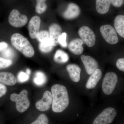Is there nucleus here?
Masks as SVG:
<instances>
[{"label": "nucleus", "instance_id": "f257e3e1", "mask_svg": "<svg viewBox=\"0 0 124 124\" xmlns=\"http://www.w3.org/2000/svg\"><path fill=\"white\" fill-rule=\"evenodd\" d=\"M51 91L52 110L56 113L62 112L66 109L69 104L67 89L64 85L55 84L52 86Z\"/></svg>", "mask_w": 124, "mask_h": 124}, {"label": "nucleus", "instance_id": "f03ea898", "mask_svg": "<svg viewBox=\"0 0 124 124\" xmlns=\"http://www.w3.org/2000/svg\"><path fill=\"white\" fill-rule=\"evenodd\" d=\"M11 42L13 46L25 57H32L35 54L33 46L26 38L20 33H15L11 36Z\"/></svg>", "mask_w": 124, "mask_h": 124}, {"label": "nucleus", "instance_id": "7ed1b4c3", "mask_svg": "<svg viewBox=\"0 0 124 124\" xmlns=\"http://www.w3.org/2000/svg\"><path fill=\"white\" fill-rule=\"evenodd\" d=\"M28 94L27 91L23 90L19 94L13 93L10 95V100L16 102V109L20 113H23L26 111L30 106Z\"/></svg>", "mask_w": 124, "mask_h": 124}, {"label": "nucleus", "instance_id": "20e7f679", "mask_svg": "<svg viewBox=\"0 0 124 124\" xmlns=\"http://www.w3.org/2000/svg\"><path fill=\"white\" fill-rule=\"evenodd\" d=\"M117 81V77L115 73L108 72L106 74L102 84V89L104 94L110 95L115 88Z\"/></svg>", "mask_w": 124, "mask_h": 124}, {"label": "nucleus", "instance_id": "39448f33", "mask_svg": "<svg viewBox=\"0 0 124 124\" xmlns=\"http://www.w3.org/2000/svg\"><path fill=\"white\" fill-rule=\"evenodd\" d=\"M117 112L115 109L111 107L104 109L94 120L93 124H109L113 122Z\"/></svg>", "mask_w": 124, "mask_h": 124}, {"label": "nucleus", "instance_id": "423d86ee", "mask_svg": "<svg viewBox=\"0 0 124 124\" xmlns=\"http://www.w3.org/2000/svg\"><path fill=\"white\" fill-rule=\"evenodd\" d=\"M100 31L106 41L111 45L116 44L119 41V38L115 29L109 24H105L100 27Z\"/></svg>", "mask_w": 124, "mask_h": 124}, {"label": "nucleus", "instance_id": "0eeeda50", "mask_svg": "<svg viewBox=\"0 0 124 124\" xmlns=\"http://www.w3.org/2000/svg\"><path fill=\"white\" fill-rule=\"evenodd\" d=\"M9 24L16 28L22 27L26 25L28 22L26 16L21 14L17 9H13L10 12L8 17Z\"/></svg>", "mask_w": 124, "mask_h": 124}, {"label": "nucleus", "instance_id": "6e6552de", "mask_svg": "<svg viewBox=\"0 0 124 124\" xmlns=\"http://www.w3.org/2000/svg\"><path fill=\"white\" fill-rule=\"evenodd\" d=\"M78 34L87 46L93 47L95 45L96 37L93 31L89 27L84 26L79 29Z\"/></svg>", "mask_w": 124, "mask_h": 124}, {"label": "nucleus", "instance_id": "1a4fd4ad", "mask_svg": "<svg viewBox=\"0 0 124 124\" xmlns=\"http://www.w3.org/2000/svg\"><path fill=\"white\" fill-rule=\"evenodd\" d=\"M40 18L38 16H35L31 19L28 24V29L31 38H37L40 32Z\"/></svg>", "mask_w": 124, "mask_h": 124}, {"label": "nucleus", "instance_id": "9d476101", "mask_svg": "<svg viewBox=\"0 0 124 124\" xmlns=\"http://www.w3.org/2000/svg\"><path fill=\"white\" fill-rule=\"evenodd\" d=\"M52 103V96L51 92L46 91L43 94V97L36 103V107L38 110L45 111L49 110Z\"/></svg>", "mask_w": 124, "mask_h": 124}, {"label": "nucleus", "instance_id": "9b49d317", "mask_svg": "<svg viewBox=\"0 0 124 124\" xmlns=\"http://www.w3.org/2000/svg\"><path fill=\"white\" fill-rule=\"evenodd\" d=\"M80 58L84 66L85 70L89 75H91L98 68V62L91 56L83 54L81 56Z\"/></svg>", "mask_w": 124, "mask_h": 124}, {"label": "nucleus", "instance_id": "f8f14e48", "mask_svg": "<svg viewBox=\"0 0 124 124\" xmlns=\"http://www.w3.org/2000/svg\"><path fill=\"white\" fill-rule=\"evenodd\" d=\"M62 29L59 24L53 23L49 28V32L51 44L54 46H57L59 44L58 39L62 35Z\"/></svg>", "mask_w": 124, "mask_h": 124}, {"label": "nucleus", "instance_id": "ddd939ff", "mask_svg": "<svg viewBox=\"0 0 124 124\" xmlns=\"http://www.w3.org/2000/svg\"><path fill=\"white\" fill-rule=\"evenodd\" d=\"M80 14V9L79 6L75 3H70L63 12V16L66 19L70 20L77 18Z\"/></svg>", "mask_w": 124, "mask_h": 124}, {"label": "nucleus", "instance_id": "4468645a", "mask_svg": "<svg viewBox=\"0 0 124 124\" xmlns=\"http://www.w3.org/2000/svg\"><path fill=\"white\" fill-rule=\"evenodd\" d=\"M84 42L81 39H74L69 43L68 48L70 51L76 55H80L83 53L84 49L83 45Z\"/></svg>", "mask_w": 124, "mask_h": 124}, {"label": "nucleus", "instance_id": "2eb2a0df", "mask_svg": "<svg viewBox=\"0 0 124 124\" xmlns=\"http://www.w3.org/2000/svg\"><path fill=\"white\" fill-rule=\"evenodd\" d=\"M66 69L71 79L73 82H79L80 79L81 69L77 64H70L67 66Z\"/></svg>", "mask_w": 124, "mask_h": 124}, {"label": "nucleus", "instance_id": "dca6fc26", "mask_svg": "<svg viewBox=\"0 0 124 124\" xmlns=\"http://www.w3.org/2000/svg\"><path fill=\"white\" fill-rule=\"evenodd\" d=\"M91 75L86 82V87L88 89H93L96 86L101 78V71L98 68Z\"/></svg>", "mask_w": 124, "mask_h": 124}, {"label": "nucleus", "instance_id": "f3484780", "mask_svg": "<svg viewBox=\"0 0 124 124\" xmlns=\"http://www.w3.org/2000/svg\"><path fill=\"white\" fill-rule=\"evenodd\" d=\"M17 80L13 73L6 72H0V83L8 86L16 84Z\"/></svg>", "mask_w": 124, "mask_h": 124}, {"label": "nucleus", "instance_id": "a211bd4d", "mask_svg": "<svg viewBox=\"0 0 124 124\" xmlns=\"http://www.w3.org/2000/svg\"><path fill=\"white\" fill-rule=\"evenodd\" d=\"M111 4L110 0H96V10L100 14H105L108 12Z\"/></svg>", "mask_w": 124, "mask_h": 124}, {"label": "nucleus", "instance_id": "6ab92c4d", "mask_svg": "<svg viewBox=\"0 0 124 124\" xmlns=\"http://www.w3.org/2000/svg\"><path fill=\"white\" fill-rule=\"evenodd\" d=\"M115 29L119 35L124 38V16L117 15L114 20Z\"/></svg>", "mask_w": 124, "mask_h": 124}, {"label": "nucleus", "instance_id": "aec40b11", "mask_svg": "<svg viewBox=\"0 0 124 124\" xmlns=\"http://www.w3.org/2000/svg\"><path fill=\"white\" fill-rule=\"evenodd\" d=\"M69 56L68 54L62 50H57L54 56V60L58 63H64L68 62Z\"/></svg>", "mask_w": 124, "mask_h": 124}, {"label": "nucleus", "instance_id": "412c9836", "mask_svg": "<svg viewBox=\"0 0 124 124\" xmlns=\"http://www.w3.org/2000/svg\"><path fill=\"white\" fill-rule=\"evenodd\" d=\"M53 46L50 38L44 40L40 42L39 45V48L41 52L44 53H48L51 52L53 49Z\"/></svg>", "mask_w": 124, "mask_h": 124}, {"label": "nucleus", "instance_id": "4be33fe9", "mask_svg": "<svg viewBox=\"0 0 124 124\" xmlns=\"http://www.w3.org/2000/svg\"><path fill=\"white\" fill-rule=\"evenodd\" d=\"M46 81V77L43 72L40 71L37 72L33 78V82L36 85L42 86L44 85Z\"/></svg>", "mask_w": 124, "mask_h": 124}, {"label": "nucleus", "instance_id": "5701e85b", "mask_svg": "<svg viewBox=\"0 0 124 124\" xmlns=\"http://www.w3.org/2000/svg\"><path fill=\"white\" fill-rule=\"evenodd\" d=\"M46 0H36V12L39 14H42L46 11L47 6L46 1Z\"/></svg>", "mask_w": 124, "mask_h": 124}, {"label": "nucleus", "instance_id": "b1692460", "mask_svg": "<svg viewBox=\"0 0 124 124\" xmlns=\"http://www.w3.org/2000/svg\"><path fill=\"white\" fill-rule=\"evenodd\" d=\"M48 117L45 115L41 114L38 116L37 119L31 124H48Z\"/></svg>", "mask_w": 124, "mask_h": 124}, {"label": "nucleus", "instance_id": "393cba45", "mask_svg": "<svg viewBox=\"0 0 124 124\" xmlns=\"http://www.w3.org/2000/svg\"><path fill=\"white\" fill-rule=\"evenodd\" d=\"M2 51V56L5 58L7 59L11 60L13 58L15 55L14 52L11 48L8 47Z\"/></svg>", "mask_w": 124, "mask_h": 124}, {"label": "nucleus", "instance_id": "a878e982", "mask_svg": "<svg viewBox=\"0 0 124 124\" xmlns=\"http://www.w3.org/2000/svg\"><path fill=\"white\" fill-rule=\"evenodd\" d=\"M13 64L12 60L0 57V70L7 68Z\"/></svg>", "mask_w": 124, "mask_h": 124}, {"label": "nucleus", "instance_id": "bb28decb", "mask_svg": "<svg viewBox=\"0 0 124 124\" xmlns=\"http://www.w3.org/2000/svg\"><path fill=\"white\" fill-rule=\"evenodd\" d=\"M50 38L49 32L46 31H41L39 32V35L37 37V40L39 42H41L44 40Z\"/></svg>", "mask_w": 124, "mask_h": 124}, {"label": "nucleus", "instance_id": "cd10ccee", "mask_svg": "<svg viewBox=\"0 0 124 124\" xmlns=\"http://www.w3.org/2000/svg\"><path fill=\"white\" fill-rule=\"evenodd\" d=\"M29 76L26 73L23 71H20L18 74L17 79L18 81L20 83H23L27 81L29 79Z\"/></svg>", "mask_w": 124, "mask_h": 124}, {"label": "nucleus", "instance_id": "c85d7f7f", "mask_svg": "<svg viewBox=\"0 0 124 124\" xmlns=\"http://www.w3.org/2000/svg\"><path fill=\"white\" fill-rule=\"evenodd\" d=\"M67 34L66 32H63L59 37L58 39L59 44L62 47L66 48L67 46L66 42Z\"/></svg>", "mask_w": 124, "mask_h": 124}, {"label": "nucleus", "instance_id": "c756f323", "mask_svg": "<svg viewBox=\"0 0 124 124\" xmlns=\"http://www.w3.org/2000/svg\"><path fill=\"white\" fill-rule=\"evenodd\" d=\"M116 66L119 70L124 72V58H120L117 60Z\"/></svg>", "mask_w": 124, "mask_h": 124}, {"label": "nucleus", "instance_id": "7c9ffc66", "mask_svg": "<svg viewBox=\"0 0 124 124\" xmlns=\"http://www.w3.org/2000/svg\"><path fill=\"white\" fill-rule=\"evenodd\" d=\"M111 3L114 7H120L124 4V0H110Z\"/></svg>", "mask_w": 124, "mask_h": 124}, {"label": "nucleus", "instance_id": "2f4dec72", "mask_svg": "<svg viewBox=\"0 0 124 124\" xmlns=\"http://www.w3.org/2000/svg\"><path fill=\"white\" fill-rule=\"evenodd\" d=\"M7 88L4 85L0 83V98L2 97L6 94Z\"/></svg>", "mask_w": 124, "mask_h": 124}, {"label": "nucleus", "instance_id": "473e14b6", "mask_svg": "<svg viewBox=\"0 0 124 124\" xmlns=\"http://www.w3.org/2000/svg\"><path fill=\"white\" fill-rule=\"evenodd\" d=\"M8 45L5 42H0V51H2L8 48Z\"/></svg>", "mask_w": 124, "mask_h": 124}, {"label": "nucleus", "instance_id": "72a5a7b5", "mask_svg": "<svg viewBox=\"0 0 124 124\" xmlns=\"http://www.w3.org/2000/svg\"><path fill=\"white\" fill-rule=\"evenodd\" d=\"M31 70H30V69H27L26 73L29 76V75H30V74H31Z\"/></svg>", "mask_w": 124, "mask_h": 124}]
</instances>
